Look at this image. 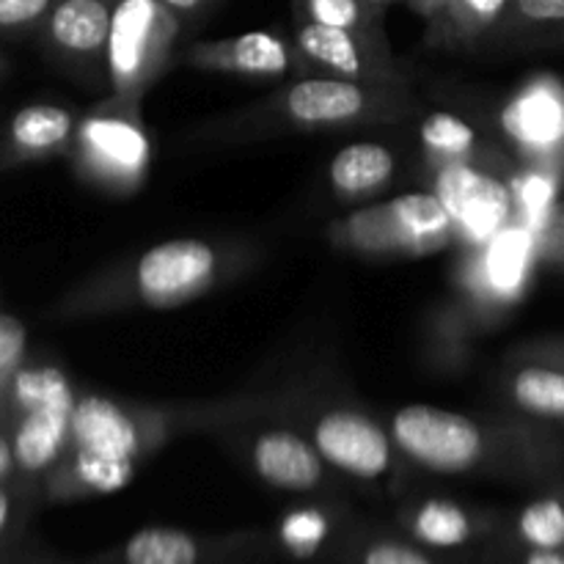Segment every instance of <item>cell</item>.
<instances>
[{
	"label": "cell",
	"mask_w": 564,
	"mask_h": 564,
	"mask_svg": "<svg viewBox=\"0 0 564 564\" xmlns=\"http://www.w3.org/2000/svg\"><path fill=\"white\" fill-rule=\"evenodd\" d=\"M259 110L275 124H286L292 130H347L402 119L408 113V99L402 88L367 86L347 77L312 72L270 94Z\"/></svg>",
	"instance_id": "6da1fadb"
},
{
	"label": "cell",
	"mask_w": 564,
	"mask_h": 564,
	"mask_svg": "<svg viewBox=\"0 0 564 564\" xmlns=\"http://www.w3.org/2000/svg\"><path fill=\"white\" fill-rule=\"evenodd\" d=\"M182 22L160 0H116L110 20L108 97L141 102L180 55Z\"/></svg>",
	"instance_id": "7a4b0ae2"
},
{
	"label": "cell",
	"mask_w": 564,
	"mask_h": 564,
	"mask_svg": "<svg viewBox=\"0 0 564 564\" xmlns=\"http://www.w3.org/2000/svg\"><path fill=\"white\" fill-rule=\"evenodd\" d=\"M336 246L364 257H430L455 240L452 218L435 193H402L336 220Z\"/></svg>",
	"instance_id": "3957f363"
},
{
	"label": "cell",
	"mask_w": 564,
	"mask_h": 564,
	"mask_svg": "<svg viewBox=\"0 0 564 564\" xmlns=\"http://www.w3.org/2000/svg\"><path fill=\"white\" fill-rule=\"evenodd\" d=\"M141 102L108 97L77 121L72 163L77 174L110 193H132L152 165V141L143 127Z\"/></svg>",
	"instance_id": "277c9868"
},
{
	"label": "cell",
	"mask_w": 564,
	"mask_h": 564,
	"mask_svg": "<svg viewBox=\"0 0 564 564\" xmlns=\"http://www.w3.org/2000/svg\"><path fill=\"white\" fill-rule=\"evenodd\" d=\"M226 253L202 237H174L138 253L124 275V295L147 308H180L213 290Z\"/></svg>",
	"instance_id": "5b68a950"
},
{
	"label": "cell",
	"mask_w": 564,
	"mask_h": 564,
	"mask_svg": "<svg viewBox=\"0 0 564 564\" xmlns=\"http://www.w3.org/2000/svg\"><path fill=\"white\" fill-rule=\"evenodd\" d=\"M389 433L400 455L433 474H468L490 455V435L482 424L466 413L422 402L400 408Z\"/></svg>",
	"instance_id": "8992f818"
},
{
	"label": "cell",
	"mask_w": 564,
	"mask_h": 564,
	"mask_svg": "<svg viewBox=\"0 0 564 564\" xmlns=\"http://www.w3.org/2000/svg\"><path fill=\"white\" fill-rule=\"evenodd\" d=\"M116 0H58L36 39L50 64L86 88L108 91L110 20Z\"/></svg>",
	"instance_id": "52a82bcc"
},
{
	"label": "cell",
	"mask_w": 564,
	"mask_h": 564,
	"mask_svg": "<svg viewBox=\"0 0 564 564\" xmlns=\"http://www.w3.org/2000/svg\"><path fill=\"white\" fill-rule=\"evenodd\" d=\"M433 193L449 213L455 240L471 248L488 246L496 235L516 224L518 202L512 187L474 163L438 165Z\"/></svg>",
	"instance_id": "ba28073f"
},
{
	"label": "cell",
	"mask_w": 564,
	"mask_h": 564,
	"mask_svg": "<svg viewBox=\"0 0 564 564\" xmlns=\"http://www.w3.org/2000/svg\"><path fill=\"white\" fill-rule=\"evenodd\" d=\"M292 42L301 53L306 75L323 72V75L347 77V80L367 83V86L402 88L405 91V80L397 69L389 42H375V39L361 36L356 31L303 20H295Z\"/></svg>",
	"instance_id": "9c48e42d"
},
{
	"label": "cell",
	"mask_w": 564,
	"mask_h": 564,
	"mask_svg": "<svg viewBox=\"0 0 564 564\" xmlns=\"http://www.w3.org/2000/svg\"><path fill=\"white\" fill-rule=\"evenodd\" d=\"M312 444L317 446L325 466L364 482H378L394 466L397 446L389 430L350 408L319 413L312 427Z\"/></svg>",
	"instance_id": "30bf717a"
},
{
	"label": "cell",
	"mask_w": 564,
	"mask_h": 564,
	"mask_svg": "<svg viewBox=\"0 0 564 564\" xmlns=\"http://www.w3.org/2000/svg\"><path fill=\"white\" fill-rule=\"evenodd\" d=\"M176 61L202 72H224L248 80H284L295 72H306L292 36L273 31H248L240 36L198 39L185 44Z\"/></svg>",
	"instance_id": "8fae6325"
},
{
	"label": "cell",
	"mask_w": 564,
	"mask_h": 564,
	"mask_svg": "<svg viewBox=\"0 0 564 564\" xmlns=\"http://www.w3.org/2000/svg\"><path fill=\"white\" fill-rule=\"evenodd\" d=\"M160 438H165V430L152 416L132 413L102 394L77 397L72 411V449L141 463Z\"/></svg>",
	"instance_id": "7c38bea8"
},
{
	"label": "cell",
	"mask_w": 564,
	"mask_h": 564,
	"mask_svg": "<svg viewBox=\"0 0 564 564\" xmlns=\"http://www.w3.org/2000/svg\"><path fill=\"white\" fill-rule=\"evenodd\" d=\"M501 130L534 163H556L564 154V88L554 77L529 80L501 110Z\"/></svg>",
	"instance_id": "4fadbf2b"
},
{
	"label": "cell",
	"mask_w": 564,
	"mask_h": 564,
	"mask_svg": "<svg viewBox=\"0 0 564 564\" xmlns=\"http://www.w3.org/2000/svg\"><path fill=\"white\" fill-rule=\"evenodd\" d=\"M253 474L284 494H314L325 482V460L312 438L295 430H262L248 452Z\"/></svg>",
	"instance_id": "5bb4252c"
},
{
	"label": "cell",
	"mask_w": 564,
	"mask_h": 564,
	"mask_svg": "<svg viewBox=\"0 0 564 564\" xmlns=\"http://www.w3.org/2000/svg\"><path fill=\"white\" fill-rule=\"evenodd\" d=\"M72 411L75 405L33 408L11 422L9 441L14 452L17 482L31 488L64 460L72 444Z\"/></svg>",
	"instance_id": "9a60e30c"
},
{
	"label": "cell",
	"mask_w": 564,
	"mask_h": 564,
	"mask_svg": "<svg viewBox=\"0 0 564 564\" xmlns=\"http://www.w3.org/2000/svg\"><path fill=\"white\" fill-rule=\"evenodd\" d=\"M75 132V113L64 105H25L3 127V135H0V171L69 152Z\"/></svg>",
	"instance_id": "2e32d148"
},
{
	"label": "cell",
	"mask_w": 564,
	"mask_h": 564,
	"mask_svg": "<svg viewBox=\"0 0 564 564\" xmlns=\"http://www.w3.org/2000/svg\"><path fill=\"white\" fill-rule=\"evenodd\" d=\"M242 551V540H209L185 529L147 527L132 534L105 564H226Z\"/></svg>",
	"instance_id": "e0dca14e"
},
{
	"label": "cell",
	"mask_w": 564,
	"mask_h": 564,
	"mask_svg": "<svg viewBox=\"0 0 564 564\" xmlns=\"http://www.w3.org/2000/svg\"><path fill=\"white\" fill-rule=\"evenodd\" d=\"M138 463L113 460L86 449H72L42 482L47 501H75L88 496H108L135 479Z\"/></svg>",
	"instance_id": "ac0fdd59"
},
{
	"label": "cell",
	"mask_w": 564,
	"mask_h": 564,
	"mask_svg": "<svg viewBox=\"0 0 564 564\" xmlns=\"http://www.w3.org/2000/svg\"><path fill=\"white\" fill-rule=\"evenodd\" d=\"M397 176V154L386 143L356 141L341 147L328 165L330 191L345 202L378 196Z\"/></svg>",
	"instance_id": "d6986e66"
},
{
	"label": "cell",
	"mask_w": 564,
	"mask_h": 564,
	"mask_svg": "<svg viewBox=\"0 0 564 564\" xmlns=\"http://www.w3.org/2000/svg\"><path fill=\"white\" fill-rule=\"evenodd\" d=\"M510 0H438L427 17V42L438 47H474L494 36Z\"/></svg>",
	"instance_id": "ffe728a7"
},
{
	"label": "cell",
	"mask_w": 564,
	"mask_h": 564,
	"mask_svg": "<svg viewBox=\"0 0 564 564\" xmlns=\"http://www.w3.org/2000/svg\"><path fill=\"white\" fill-rule=\"evenodd\" d=\"M477 251L482 253L477 268L482 290L490 292L496 301H516L521 295L523 284H527L532 251L538 253V246L529 240V231H523V226L512 224Z\"/></svg>",
	"instance_id": "44dd1931"
},
{
	"label": "cell",
	"mask_w": 564,
	"mask_h": 564,
	"mask_svg": "<svg viewBox=\"0 0 564 564\" xmlns=\"http://www.w3.org/2000/svg\"><path fill=\"white\" fill-rule=\"evenodd\" d=\"M405 532L427 551H460L482 534V527L457 501L424 499L408 510Z\"/></svg>",
	"instance_id": "7402d4cb"
},
{
	"label": "cell",
	"mask_w": 564,
	"mask_h": 564,
	"mask_svg": "<svg viewBox=\"0 0 564 564\" xmlns=\"http://www.w3.org/2000/svg\"><path fill=\"white\" fill-rule=\"evenodd\" d=\"M77 394L72 389L69 378L64 369L53 367V364H25L9 389L0 394V430L9 433L11 422L22 413L33 411V408L47 405H75Z\"/></svg>",
	"instance_id": "603a6c76"
},
{
	"label": "cell",
	"mask_w": 564,
	"mask_h": 564,
	"mask_svg": "<svg viewBox=\"0 0 564 564\" xmlns=\"http://www.w3.org/2000/svg\"><path fill=\"white\" fill-rule=\"evenodd\" d=\"M490 39L510 47H562L564 0H510L505 20Z\"/></svg>",
	"instance_id": "cb8c5ba5"
},
{
	"label": "cell",
	"mask_w": 564,
	"mask_h": 564,
	"mask_svg": "<svg viewBox=\"0 0 564 564\" xmlns=\"http://www.w3.org/2000/svg\"><path fill=\"white\" fill-rule=\"evenodd\" d=\"M510 397L521 413L543 422H564V367L527 364L510 378Z\"/></svg>",
	"instance_id": "d4e9b609"
},
{
	"label": "cell",
	"mask_w": 564,
	"mask_h": 564,
	"mask_svg": "<svg viewBox=\"0 0 564 564\" xmlns=\"http://www.w3.org/2000/svg\"><path fill=\"white\" fill-rule=\"evenodd\" d=\"M295 20L317 22L328 28H345L375 42H389L383 28L386 11L364 3V0H292Z\"/></svg>",
	"instance_id": "484cf974"
},
{
	"label": "cell",
	"mask_w": 564,
	"mask_h": 564,
	"mask_svg": "<svg viewBox=\"0 0 564 564\" xmlns=\"http://www.w3.org/2000/svg\"><path fill=\"white\" fill-rule=\"evenodd\" d=\"M419 141L430 158L438 160V165L471 163L474 154L479 152V132L474 130L471 121L449 110H435L422 119Z\"/></svg>",
	"instance_id": "4316f807"
},
{
	"label": "cell",
	"mask_w": 564,
	"mask_h": 564,
	"mask_svg": "<svg viewBox=\"0 0 564 564\" xmlns=\"http://www.w3.org/2000/svg\"><path fill=\"white\" fill-rule=\"evenodd\" d=\"M512 529L521 549L564 551V496L545 494L529 501L516 516Z\"/></svg>",
	"instance_id": "83f0119b"
},
{
	"label": "cell",
	"mask_w": 564,
	"mask_h": 564,
	"mask_svg": "<svg viewBox=\"0 0 564 564\" xmlns=\"http://www.w3.org/2000/svg\"><path fill=\"white\" fill-rule=\"evenodd\" d=\"M350 564H441L419 543L400 538H367L352 551Z\"/></svg>",
	"instance_id": "f1b7e54d"
},
{
	"label": "cell",
	"mask_w": 564,
	"mask_h": 564,
	"mask_svg": "<svg viewBox=\"0 0 564 564\" xmlns=\"http://www.w3.org/2000/svg\"><path fill=\"white\" fill-rule=\"evenodd\" d=\"M58 0H0V36H36Z\"/></svg>",
	"instance_id": "f546056e"
},
{
	"label": "cell",
	"mask_w": 564,
	"mask_h": 564,
	"mask_svg": "<svg viewBox=\"0 0 564 564\" xmlns=\"http://www.w3.org/2000/svg\"><path fill=\"white\" fill-rule=\"evenodd\" d=\"M28 328L22 319L0 314V394L9 389L14 375L25 367Z\"/></svg>",
	"instance_id": "4dcf8cb0"
},
{
	"label": "cell",
	"mask_w": 564,
	"mask_h": 564,
	"mask_svg": "<svg viewBox=\"0 0 564 564\" xmlns=\"http://www.w3.org/2000/svg\"><path fill=\"white\" fill-rule=\"evenodd\" d=\"M534 246H538L540 262L564 270V198L549 207Z\"/></svg>",
	"instance_id": "1f68e13d"
},
{
	"label": "cell",
	"mask_w": 564,
	"mask_h": 564,
	"mask_svg": "<svg viewBox=\"0 0 564 564\" xmlns=\"http://www.w3.org/2000/svg\"><path fill=\"white\" fill-rule=\"evenodd\" d=\"M28 499H31V488H25L22 482H0V545L11 534L20 532Z\"/></svg>",
	"instance_id": "d6a6232c"
},
{
	"label": "cell",
	"mask_w": 564,
	"mask_h": 564,
	"mask_svg": "<svg viewBox=\"0 0 564 564\" xmlns=\"http://www.w3.org/2000/svg\"><path fill=\"white\" fill-rule=\"evenodd\" d=\"M160 3H163L165 9L182 22L185 31H191V28L202 25V22L207 20V17L213 14L224 0H160Z\"/></svg>",
	"instance_id": "836d02e7"
},
{
	"label": "cell",
	"mask_w": 564,
	"mask_h": 564,
	"mask_svg": "<svg viewBox=\"0 0 564 564\" xmlns=\"http://www.w3.org/2000/svg\"><path fill=\"white\" fill-rule=\"evenodd\" d=\"M516 564H564V551H538L523 549Z\"/></svg>",
	"instance_id": "e575fe53"
},
{
	"label": "cell",
	"mask_w": 564,
	"mask_h": 564,
	"mask_svg": "<svg viewBox=\"0 0 564 564\" xmlns=\"http://www.w3.org/2000/svg\"><path fill=\"white\" fill-rule=\"evenodd\" d=\"M408 6H411L413 11H419V14L424 17V20H427L430 14H433V9L435 6H438V0H405Z\"/></svg>",
	"instance_id": "d590c367"
},
{
	"label": "cell",
	"mask_w": 564,
	"mask_h": 564,
	"mask_svg": "<svg viewBox=\"0 0 564 564\" xmlns=\"http://www.w3.org/2000/svg\"><path fill=\"white\" fill-rule=\"evenodd\" d=\"M364 3L375 6V9H380V11H386V9H389L391 3H394V0H364Z\"/></svg>",
	"instance_id": "8d00e7d4"
},
{
	"label": "cell",
	"mask_w": 564,
	"mask_h": 564,
	"mask_svg": "<svg viewBox=\"0 0 564 564\" xmlns=\"http://www.w3.org/2000/svg\"><path fill=\"white\" fill-rule=\"evenodd\" d=\"M562 367H564V361H562Z\"/></svg>",
	"instance_id": "74e56055"
},
{
	"label": "cell",
	"mask_w": 564,
	"mask_h": 564,
	"mask_svg": "<svg viewBox=\"0 0 564 564\" xmlns=\"http://www.w3.org/2000/svg\"><path fill=\"white\" fill-rule=\"evenodd\" d=\"M562 47H564V44H562Z\"/></svg>",
	"instance_id": "f35d334b"
}]
</instances>
